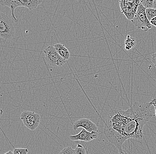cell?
<instances>
[{
  "label": "cell",
  "instance_id": "1",
  "mask_svg": "<svg viewBox=\"0 0 156 154\" xmlns=\"http://www.w3.org/2000/svg\"><path fill=\"white\" fill-rule=\"evenodd\" d=\"M150 103H135L129 109L123 110L114 108L110 110L104 123V134L108 141L115 146L119 154H126L123 150L127 139H141L144 126L154 116Z\"/></svg>",
  "mask_w": 156,
  "mask_h": 154
},
{
  "label": "cell",
  "instance_id": "2",
  "mask_svg": "<svg viewBox=\"0 0 156 154\" xmlns=\"http://www.w3.org/2000/svg\"><path fill=\"white\" fill-rule=\"evenodd\" d=\"M146 9L140 2L133 20L131 21L136 27L145 32L152 28V25L146 16Z\"/></svg>",
  "mask_w": 156,
  "mask_h": 154
},
{
  "label": "cell",
  "instance_id": "3",
  "mask_svg": "<svg viewBox=\"0 0 156 154\" xmlns=\"http://www.w3.org/2000/svg\"><path fill=\"white\" fill-rule=\"evenodd\" d=\"M47 64L53 67H61L65 65L66 60L58 54L54 46L50 45L44 51Z\"/></svg>",
  "mask_w": 156,
  "mask_h": 154
},
{
  "label": "cell",
  "instance_id": "4",
  "mask_svg": "<svg viewBox=\"0 0 156 154\" xmlns=\"http://www.w3.org/2000/svg\"><path fill=\"white\" fill-rule=\"evenodd\" d=\"M14 28L9 17L5 13H0V37L5 40L12 38Z\"/></svg>",
  "mask_w": 156,
  "mask_h": 154
},
{
  "label": "cell",
  "instance_id": "5",
  "mask_svg": "<svg viewBox=\"0 0 156 154\" xmlns=\"http://www.w3.org/2000/svg\"><path fill=\"white\" fill-rule=\"evenodd\" d=\"M20 119L26 127L32 131L38 127L41 121L40 115L32 111L23 112L20 115Z\"/></svg>",
  "mask_w": 156,
  "mask_h": 154
},
{
  "label": "cell",
  "instance_id": "6",
  "mask_svg": "<svg viewBox=\"0 0 156 154\" xmlns=\"http://www.w3.org/2000/svg\"><path fill=\"white\" fill-rule=\"evenodd\" d=\"M120 7L122 13H123L129 20H133L136 14L140 1H120Z\"/></svg>",
  "mask_w": 156,
  "mask_h": 154
},
{
  "label": "cell",
  "instance_id": "7",
  "mask_svg": "<svg viewBox=\"0 0 156 154\" xmlns=\"http://www.w3.org/2000/svg\"><path fill=\"white\" fill-rule=\"evenodd\" d=\"M80 127L86 130L89 132L98 131L97 126L92 121L86 118L80 119L76 121L73 125V128L74 130H77Z\"/></svg>",
  "mask_w": 156,
  "mask_h": 154
},
{
  "label": "cell",
  "instance_id": "8",
  "mask_svg": "<svg viewBox=\"0 0 156 154\" xmlns=\"http://www.w3.org/2000/svg\"><path fill=\"white\" fill-rule=\"evenodd\" d=\"M99 134V131H93L92 132H90L83 128L80 133L76 135H70L69 138L73 141L80 140L87 142L92 141L94 139H97Z\"/></svg>",
  "mask_w": 156,
  "mask_h": 154
},
{
  "label": "cell",
  "instance_id": "9",
  "mask_svg": "<svg viewBox=\"0 0 156 154\" xmlns=\"http://www.w3.org/2000/svg\"><path fill=\"white\" fill-rule=\"evenodd\" d=\"M0 4L2 5L8 7L10 9L12 20L14 22H17V19L15 15L14 11L16 8L22 7L21 0H0Z\"/></svg>",
  "mask_w": 156,
  "mask_h": 154
},
{
  "label": "cell",
  "instance_id": "10",
  "mask_svg": "<svg viewBox=\"0 0 156 154\" xmlns=\"http://www.w3.org/2000/svg\"><path fill=\"white\" fill-rule=\"evenodd\" d=\"M54 47L58 54L64 60L67 61L70 59V56H71V52L66 47L65 45L61 43H57L55 45Z\"/></svg>",
  "mask_w": 156,
  "mask_h": 154
},
{
  "label": "cell",
  "instance_id": "11",
  "mask_svg": "<svg viewBox=\"0 0 156 154\" xmlns=\"http://www.w3.org/2000/svg\"><path fill=\"white\" fill-rule=\"evenodd\" d=\"M22 6L27 8L29 10L37 8L38 6L43 2L42 0H21Z\"/></svg>",
  "mask_w": 156,
  "mask_h": 154
},
{
  "label": "cell",
  "instance_id": "12",
  "mask_svg": "<svg viewBox=\"0 0 156 154\" xmlns=\"http://www.w3.org/2000/svg\"><path fill=\"white\" fill-rule=\"evenodd\" d=\"M136 44V40L134 39L131 38L129 35H128L125 41L126 49V50H129L131 48H133L135 46Z\"/></svg>",
  "mask_w": 156,
  "mask_h": 154
},
{
  "label": "cell",
  "instance_id": "13",
  "mask_svg": "<svg viewBox=\"0 0 156 154\" xmlns=\"http://www.w3.org/2000/svg\"><path fill=\"white\" fill-rule=\"evenodd\" d=\"M146 16L149 21L156 17V9H147L146 10Z\"/></svg>",
  "mask_w": 156,
  "mask_h": 154
},
{
  "label": "cell",
  "instance_id": "14",
  "mask_svg": "<svg viewBox=\"0 0 156 154\" xmlns=\"http://www.w3.org/2000/svg\"><path fill=\"white\" fill-rule=\"evenodd\" d=\"M140 2L146 9H153L154 0L140 1Z\"/></svg>",
  "mask_w": 156,
  "mask_h": 154
},
{
  "label": "cell",
  "instance_id": "15",
  "mask_svg": "<svg viewBox=\"0 0 156 154\" xmlns=\"http://www.w3.org/2000/svg\"><path fill=\"white\" fill-rule=\"evenodd\" d=\"M75 154H87L86 151L84 147L81 144H78L75 149Z\"/></svg>",
  "mask_w": 156,
  "mask_h": 154
},
{
  "label": "cell",
  "instance_id": "16",
  "mask_svg": "<svg viewBox=\"0 0 156 154\" xmlns=\"http://www.w3.org/2000/svg\"><path fill=\"white\" fill-rule=\"evenodd\" d=\"M58 154H75V150L72 147H68L63 149Z\"/></svg>",
  "mask_w": 156,
  "mask_h": 154
},
{
  "label": "cell",
  "instance_id": "17",
  "mask_svg": "<svg viewBox=\"0 0 156 154\" xmlns=\"http://www.w3.org/2000/svg\"><path fill=\"white\" fill-rule=\"evenodd\" d=\"M13 152L14 154H28L29 150L23 148H15Z\"/></svg>",
  "mask_w": 156,
  "mask_h": 154
},
{
  "label": "cell",
  "instance_id": "18",
  "mask_svg": "<svg viewBox=\"0 0 156 154\" xmlns=\"http://www.w3.org/2000/svg\"><path fill=\"white\" fill-rule=\"evenodd\" d=\"M152 62L156 68V52L154 53L152 56Z\"/></svg>",
  "mask_w": 156,
  "mask_h": 154
},
{
  "label": "cell",
  "instance_id": "19",
  "mask_svg": "<svg viewBox=\"0 0 156 154\" xmlns=\"http://www.w3.org/2000/svg\"><path fill=\"white\" fill-rule=\"evenodd\" d=\"M151 105H153L155 109V115L156 116V99H153L150 102Z\"/></svg>",
  "mask_w": 156,
  "mask_h": 154
},
{
  "label": "cell",
  "instance_id": "20",
  "mask_svg": "<svg viewBox=\"0 0 156 154\" xmlns=\"http://www.w3.org/2000/svg\"><path fill=\"white\" fill-rule=\"evenodd\" d=\"M150 23L151 25H154V26L156 27V17H154L150 21Z\"/></svg>",
  "mask_w": 156,
  "mask_h": 154
},
{
  "label": "cell",
  "instance_id": "21",
  "mask_svg": "<svg viewBox=\"0 0 156 154\" xmlns=\"http://www.w3.org/2000/svg\"><path fill=\"white\" fill-rule=\"evenodd\" d=\"M153 9H156V0H154V7Z\"/></svg>",
  "mask_w": 156,
  "mask_h": 154
},
{
  "label": "cell",
  "instance_id": "22",
  "mask_svg": "<svg viewBox=\"0 0 156 154\" xmlns=\"http://www.w3.org/2000/svg\"><path fill=\"white\" fill-rule=\"evenodd\" d=\"M4 154H14V153H13V152H12V151H9V152H7L6 153H5Z\"/></svg>",
  "mask_w": 156,
  "mask_h": 154
}]
</instances>
